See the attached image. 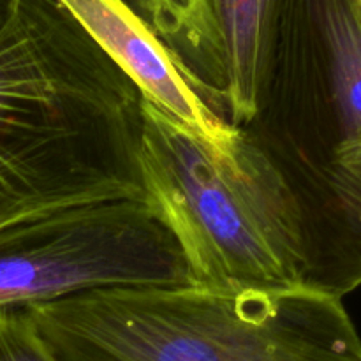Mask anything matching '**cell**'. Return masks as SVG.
Segmentation results:
<instances>
[{
  "instance_id": "cell-1",
  "label": "cell",
  "mask_w": 361,
  "mask_h": 361,
  "mask_svg": "<svg viewBox=\"0 0 361 361\" xmlns=\"http://www.w3.org/2000/svg\"><path fill=\"white\" fill-rule=\"evenodd\" d=\"M141 102L60 0H0V229L145 200Z\"/></svg>"
},
{
  "instance_id": "cell-2",
  "label": "cell",
  "mask_w": 361,
  "mask_h": 361,
  "mask_svg": "<svg viewBox=\"0 0 361 361\" xmlns=\"http://www.w3.org/2000/svg\"><path fill=\"white\" fill-rule=\"evenodd\" d=\"M25 309L55 361H361L341 296L309 284L111 288Z\"/></svg>"
},
{
  "instance_id": "cell-3",
  "label": "cell",
  "mask_w": 361,
  "mask_h": 361,
  "mask_svg": "<svg viewBox=\"0 0 361 361\" xmlns=\"http://www.w3.org/2000/svg\"><path fill=\"white\" fill-rule=\"evenodd\" d=\"M140 173L145 203L178 243L190 284H309L312 254L302 197L277 159L245 129L231 150H217L143 99Z\"/></svg>"
},
{
  "instance_id": "cell-4",
  "label": "cell",
  "mask_w": 361,
  "mask_h": 361,
  "mask_svg": "<svg viewBox=\"0 0 361 361\" xmlns=\"http://www.w3.org/2000/svg\"><path fill=\"white\" fill-rule=\"evenodd\" d=\"M274 60L298 76V137L286 169L307 214L309 284L361 288V6L284 0Z\"/></svg>"
},
{
  "instance_id": "cell-5",
  "label": "cell",
  "mask_w": 361,
  "mask_h": 361,
  "mask_svg": "<svg viewBox=\"0 0 361 361\" xmlns=\"http://www.w3.org/2000/svg\"><path fill=\"white\" fill-rule=\"evenodd\" d=\"M185 284L182 250L145 200L71 208L0 229V309L99 289Z\"/></svg>"
},
{
  "instance_id": "cell-6",
  "label": "cell",
  "mask_w": 361,
  "mask_h": 361,
  "mask_svg": "<svg viewBox=\"0 0 361 361\" xmlns=\"http://www.w3.org/2000/svg\"><path fill=\"white\" fill-rule=\"evenodd\" d=\"M60 2L136 85L143 99L168 111L217 150H231L242 129L219 113V99L126 0Z\"/></svg>"
},
{
  "instance_id": "cell-7",
  "label": "cell",
  "mask_w": 361,
  "mask_h": 361,
  "mask_svg": "<svg viewBox=\"0 0 361 361\" xmlns=\"http://www.w3.org/2000/svg\"><path fill=\"white\" fill-rule=\"evenodd\" d=\"M224 59L228 120L238 129L264 104L282 0H207Z\"/></svg>"
},
{
  "instance_id": "cell-8",
  "label": "cell",
  "mask_w": 361,
  "mask_h": 361,
  "mask_svg": "<svg viewBox=\"0 0 361 361\" xmlns=\"http://www.w3.org/2000/svg\"><path fill=\"white\" fill-rule=\"evenodd\" d=\"M212 92L226 87L224 59L207 0H126Z\"/></svg>"
},
{
  "instance_id": "cell-9",
  "label": "cell",
  "mask_w": 361,
  "mask_h": 361,
  "mask_svg": "<svg viewBox=\"0 0 361 361\" xmlns=\"http://www.w3.org/2000/svg\"><path fill=\"white\" fill-rule=\"evenodd\" d=\"M0 361H55L25 307L0 309Z\"/></svg>"
},
{
  "instance_id": "cell-10",
  "label": "cell",
  "mask_w": 361,
  "mask_h": 361,
  "mask_svg": "<svg viewBox=\"0 0 361 361\" xmlns=\"http://www.w3.org/2000/svg\"><path fill=\"white\" fill-rule=\"evenodd\" d=\"M356 2H358V4H360V6H361V0H356Z\"/></svg>"
}]
</instances>
